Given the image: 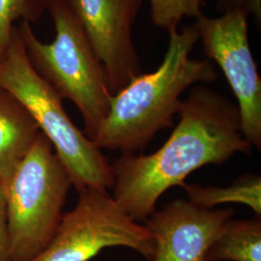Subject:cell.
I'll list each match as a JSON object with an SVG mask.
<instances>
[{"label":"cell","mask_w":261,"mask_h":261,"mask_svg":"<svg viewBox=\"0 0 261 261\" xmlns=\"http://www.w3.org/2000/svg\"><path fill=\"white\" fill-rule=\"evenodd\" d=\"M177 115V125L158 150L124 154L112 165V196L137 222H144L161 196L182 186L196 169L252 152L243 137L237 105L208 87H193Z\"/></svg>","instance_id":"6da1fadb"},{"label":"cell","mask_w":261,"mask_h":261,"mask_svg":"<svg viewBox=\"0 0 261 261\" xmlns=\"http://www.w3.org/2000/svg\"><path fill=\"white\" fill-rule=\"evenodd\" d=\"M168 35V49L158 68L137 75L112 95L109 113L93 140L98 148L122 155L144 149L158 133L173 126L181 96L190 86L218 79L212 61L190 56L199 41L195 23Z\"/></svg>","instance_id":"7a4b0ae2"},{"label":"cell","mask_w":261,"mask_h":261,"mask_svg":"<svg viewBox=\"0 0 261 261\" xmlns=\"http://www.w3.org/2000/svg\"><path fill=\"white\" fill-rule=\"evenodd\" d=\"M261 261V220L228 219L211 244L206 261Z\"/></svg>","instance_id":"8fae6325"},{"label":"cell","mask_w":261,"mask_h":261,"mask_svg":"<svg viewBox=\"0 0 261 261\" xmlns=\"http://www.w3.org/2000/svg\"><path fill=\"white\" fill-rule=\"evenodd\" d=\"M47 12L56 30L51 43L39 40L28 22H19V36L30 64L63 100L75 103L84 118V133L93 141L112 96L105 69L69 1L49 0Z\"/></svg>","instance_id":"3957f363"},{"label":"cell","mask_w":261,"mask_h":261,"mask_svg":"<svg viewBox=\"0 0 261 261\" xmlns=\"http://www.w3.org/2000/svg\"><path fill=\"white\" fill-rule=\"evenodd\" d=\"M233 208L205 209L188 199L170 201L144 221L154 239L148 261H206L216 234Z\"/></svg>","instance_id":"9c48e42d"},{"label":"cell","mask_w":261,"mask_h":261,"mask_svg":"<svg viewBox=\"0 0 261 261\" xmlns=\"http://www.w3.org/2000/svg\"><path fill=\"white\" fill-rule=\"evenodd\" d=\"M9 241L7 229V201L5 186L0 182V261H8Z\"/></svg>","instance_id":"2e32d148"},{"label":"cell","mask_w":261,"mask_h":261,"mask_svg":"<svg viewBox=\"0 0 261 261\" xmlns=\"http://www.w3.org/2000/svg\"><path fill=\"white\" fill-rule=\"evenodd\" d=\"M153 23L168 33L177 30L185 18L202 16L204 0H150Z\"/></svg>","instance_id":"5bb4252c"},{"label":"cell","mask_w":261,"mask_h":261,"mask_svg":"<svg viewBox=\"0 0 261 261\" xmlns=\"http://www.w3.org/2000/svg\"><path fill=\"white\" fill-rule=\"evenodd\" d=\"M101 61L112 95L141 74L133 28L142 0H68Z\"/></svg>","instance_id":"ba28073f"},{"label":"cell","mask_w":261,"mask_h":261,"mask_svg":"<svg viewBox=\"0 0 261 261\" xmlns=\"http://www.w3.org/2000/svg\"><path fill=\"white\" fill-rule=\"evenodd\" d=\"M41 130L24 106L0 87V182L5 186Z\"/></svg>","instance_id":"30bf717a"},{"label":"cell","mask_w":261,"mask_h":261,"mask_svg":"<svg viewBox=\"0 0 261 261\" xmlns=\"http://www.w3.org/2000/svg\"><path fill=\"white\" fill-rule=\"evenodd\" d=\"M49 0H0V59L9 49L16 22L36 23L47 12Z\"/></svg>","instance_id":"4fadbf2b"},{"label":"cell","mask_w":261,"mask_h":261,"mask_svg":"<svg viewBox=\"0 0 261 261\" xmlns=\"http://www.w3.org/2000/svg\"><path fill=\"white\" fill-rule=\"evenodd\" d=\"M188 200L205 209H214L224 203H239L248 206L258 217L261 215V177L247 173L228 186H201L187 184L182 186Z\"/></svg>","instance_id":"7c38bea8"},{"label":"cell","mask_w":261,"mask_h":261,"mask_svg":"<svg viewBox=\"0 0 261 261\" xmlns=\"http://www.w3.org/2000/svg\"><path fill=\"white\" fill-rule=\"evenodd\" d=\"M72 186L64 165L41 132L5 185L8 261H31L46 249Z\"/></svg>","instance_id":"5b68a950"},{"label":"cell","mask_w":261,"mask_h":261,"mask_svg":"<svg viewBox=\"0 0 261 261\" xmlns=\"http://www.w3.org/2000/svg\"><path fill=\"white\" fill-rule=\"evenodd\" d=\"M207 59L220 67L240 113L243 137L261 148V79L249 42L248 16L240 11L196 19Z\"/></svg>","instance_id":"52a82bcc"},{"label":"cell","mask_w":261,"mask_h":261,"mask_svg":"<svg viewBox=\"0 0 261 261\" xmlns=\"http://www.w3.org/2000/svg\"><path fill=\"white\" fill-rule=\"evenodd\" d=\"M0 87L15 96L31 114L53 144L76 191L85 187L112 189V165L73 123L63 99L30 64L17 27L6 56L0 59Z\"/></svg>","instance_id":"277c9868"},{"label":"cell","mask_w":261,"mask_h":261,"mask_svg":"<svg viewBox=\"0 0 261 261\" xmlns=\"http://www.w3.org/2000/svg\"><path fill=\"white\" fill-rule=\"evenodd\" d=\"M76 192L74 209L63 214L50 242L31 261H89L112 247L129 248L149 260L152 234L122 209L109 190L85 187Z\"/></svg>","instance_id":"8992f818"},{"label":"cell","mask_w":261,"mask_h":261,"mask_svg":"<svg viewBox=\"0 0 261 261\" xmlns=\"http://www.w3.org/2000/svg\"><path fill=\"white\" fill-rule=\"evenodd\" d=\"M216 9L221 14L240 11L248 17L251 16L255 24L260 27L261 0H218Z\"/></svg>","instance_id":"9a60e30c"}]
</instances>
